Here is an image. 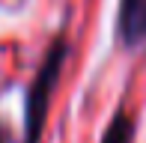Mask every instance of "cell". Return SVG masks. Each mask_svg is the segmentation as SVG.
I'll return each mask as SVG.
<instances>
[{
	"label": "cell",
	"instance_id": "cell-2",
	"mask_svg": "<svg viewBox=\"0 0 146 143\" xmlns=\"http://www.w3.org/2000/svg\"><path fill=\"white\" fill-rule=\"evenodd\" d=\"M122 36L125 39H140L146 33V0H125L122 3Z\"/></svg>",
	"mask_w": 146,
	"mask_h": 143
},
{
	"label": "cell",
	"instance_id": "cell-1",
	"mask_svg": "<svg viewBox=\"0 0 146 143\" xmlns=\"http://www.w3.org/2000/svg\"><path fill=\"white\" fill-rule=\"evenodd\" d=\"M60 60H63V45L57 42L51 57L45 60L42 72H39L30 95H27V143H36V137H39V128H42V119H45V105H48V93H51V87L57 81Z\"/></svg>",
	"mask_w": 146,
	"mask_h": 143
},
{
	"label": "cell",
	"instance_id": "cell-3",
	"mask_svg": "<svg viewBox=\"0 0 146 143\" xmlns=\"http://www.w3.org/2000/svg\"><path fill=\"white\" fill-rule=\"evenodd\" d=\"M0 143H6V137H3V128H0Z\"/></svg>",
	"mask_w": 146,
	"mask_h": 143
}]
</instances>
